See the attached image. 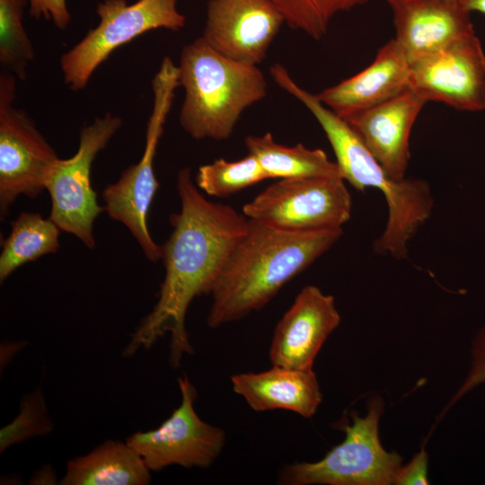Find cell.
Wrapping results in <instances>:
<instances>
[{"instance_id": "25", "label": "cell", "mask_w": 485, "mask_h": 485, "mask_svg": "<svg viewBox=\"0 0 485 485\" xmlns=\"http://www.w3.org/2000/svg\"><path fill=\"white\" fill-rule=\"evenodd\" d=\"M54 422L48 413L40 386L20 401L19 413L0 430V453L29 439L51 433Z\"/></svg>"}, {"instance_id": "18", "label": "cell", "mask_w": 485, "mask_h": 485, "mask_svg": "<svg viewBox=\"0 0 485 485\" xmlns=\"http://www.w3.org/2000/svg\"><path fill=\"white\" fill-rule=\"evenodd\" d=\"M231 383L234 392L256 411L286 410L312 418L322 400L313 368L272 366L260 373L234 375Z\"/></svg>"}, {"instance_id": "10", "label": "cell", "mask_w": 485, "mask_h": 485, "mask_svg": "<svg viewBox=\"0 0 485 485\" xmlns=\"http://www.w3.org/2000/svg\"><path fill=\"white\" fill-rule=\"evenodd\" d=\"M16 77L0 75V216L4 219L19 196L36 198L58 160L53 147L26 111L15 108Z\"/></svg>"}, {"instance_id": "31", "label": "cell", "mask_w": 485, "mask_h": 485, "mask_svg": "<svg viewBox=\"0 0 485 485\" xmlns=\"http://www.w3.org/2000/svg\"><path fill=\"white\" fill-rule=\"evenodd\" d=\"M23 346L24 345H20L18 343L4 344V351L1 350V352H4V357H1V366H5L8 360L12 358L13 355L19 352L20 348Z\"/></svg>"}, {"instance_id": "13", "label": "cell", "mask_w": 485, "mask_h": 485, "mask_svg": "<svg viewBox=\"0 0 485 485\" xmlns=\"http://www.w3.org/2000/svg\"><path fill=\"white\" fill-rule=\"evenodd\" d=\"M284 23L271 0H208L201 37L219 54L258 66Z\"/></svg>"}, {"instance_id": "21", "label": "cell", "mask_w": 485, "mask_h": 485, "mask_svg": "<svg viewBox=\"0 0 485 485\" xmlns=\"http://www.w3.org/2000/svg\"><path fill=\"white\" fill-rule=\"evenodd\" d=\"M60 228L40 213L22 212L11 224L9 235L2 242L0 281L18 268L59 248Z\"/></svg>"}, {"instance_id": "19", "label": "cell", "mask_w": 485, "mask_h": 485, "mask_svg": "<svg viewBox=\"0 0 485 485\" xmlns=\"http://www.w3.org/2000/svg\"><path fill=\"white\" fill-rule=\"evenodd\" d=\"M151 471L127 443L107 440L67 462L61 485H147Z\"/></svg>"}, {"instance_id": "27", "label": "cell", "mask_w": 485, "mask_h": 485, "mask_svg": "<svg viewBox=\"0 0 485 485\" xmlns=\"http://www.w3.org/2000/svg\"><path fill=\"white\" fill-rule=\"evenodd\" d=\"M29 14L34 19H45L57 29L66 30L71 22L66 0H28Z\"/></svg>"}, {"instance_id": "12", "label": "cell", "mask_w": 485, "mask_h": 485, "mask_svg": "<svg viewBox=\"0 0 485 485\" xmlns=\"http://www.w3.org/2000/svg\"><path fill=\"white\" fill-rule=\"evenodd\" d=\"M409 88L462 111L485 110V52L475 32L410 65Z\"/></svg>"}, {"instance_id": "7", "label": "cell", "mask_w": 485, "mask_h": 485, "mask_svg": "<svg viewBox=\"0 0 485 485\" xmlns=\"http://www.w3.org/2000/svg\"><path fill=\"white\" fill-rule=\"evenodd\" d=\"M179 0H102L96 6L99 23L66 51L59 64L65 84L84 90L95 70L121 46L156 29L179 31L186 17Z\"/></svg>"}, {"instance_id": "29", "label": "cell", "mask_w": 485, "mask_h": 485, "mask_svg": "<svg viewBox=\"0 0 485 485\" xmlns=\"http://www.w3.org/2000/svg\"><path fill=\"white\" fill-rule=\"evenodd\" d=\"M30 484H57V475L50 466H42L33 475Z\"/></svg>"}, {"instance_id": "5", "label": "cell", "mask_w": 485, "mask_h": 485, "mask_svg": "<svg viewBox=\"0 0 485 485\" xmlns=\"http://www.w3.org/2000/svg\"><path fill=\"white\" fill-rule=\"evenodd\" d=\"M178 87V66L170 57H165L152 80L153 106L146 124L143 154L102 191L104 210L129 230L152 262L161 259V246L153 240L147 225L150 206L159 187L154 162Z\"/></svg>"}, {"instance_id": "8", "label": "cell", "mask_w": 485, "mask_h": 485, "mask_svg": "<svg viewBox=\"0 0 485 485\" xmlns=\"http://www.w3.org/2000/svg\"><path fill=\"white\" fill-rule=\"evenodd\" d=\"M122 122L120 117L107 112L85 125L75 154L67 159L58 158L46 181L51 199L49 217L61 231L75 235L90 249L95 246L93 223L105 211L92 186V166Z\"/></svg>"}, {"instance_id": "14", "label": "cell", "mask_w": 485, "mask_h": 485, "mask_svg": "<svg viewBox=\"0 0 485 485\" xmlns=\"http://www.w3.org/2000/svg\"><path fill=\"white\" fill-rule=\"evenodd\" d=\"M340 322L334 297L316 286H305L275 328L269 348L270 363L312 369L321 348Z\"/></svg>"}, {"instance_id": "4", "label": "cell", "mask_w": 485, "mask_h": 485, "mask_svg": "<svg viewBox=\"0 0 485 485\" xmlns=\"http://www.w3.org/2000/svg\"><path fill=\"white\" fill-rule=\"evenodd\" d=\"M326 137L336 157L341 178L356 190H380L386 201L388 216L373 250L395 260L408 258L409 242L430 218L434 198L428 182L418 178L391 177L345 122H337Z\"/></svg>"}, {"instance_id": "26", "label": "cell", "mask_w": 485, "mask_h": 485, "mask_svg": "<svg viewBox=\"0 0 485 485\" xmlns=\"http://www.w3.org/2000/svg\"><path fill=\"white\" fill-rule=\"evenodd\" d=\"M471 361L467 375L447 405L439 415V419L463 396L485 383V324L474 334L471 343Z\"/></svg>"}, {"instance_id": "28", "label": "cell", "mask_w": 485, "mask_h": 485, "mask_svg": "<svg viewBox=\"0 0 485 485\" xmlns=\"http://www.w3.org/2000/svg\"><path fill=\"white\" fill-rule=\"evenodd\" d=\"M428 453L422 448L410 463L401 465L396 477L395 485H428Z\"/></svg>"}, {"instance_id": "1", "label": "cell", "mask_w": 485, "mask_h": 485, "mask_svg": "<svg viewBox=\"0 0 485 485\" xmlns=\"http://www.w3.org/2000/svg\"><path fill=\"white\" fill-rule=\"evenodd\" d=\"M181 209L170 216L172 231L161 246L165 269L158 299L132 333L122 355L150 348L170 334L169 362L178 367L193 354L186 330L192 300L209 295L231 250L246 230L248 218L234 207L207 199L188 167L176 177Z\"/></svg>"}, {"instance_id": "16", "label": "cell", "mask_w": 485, "mask_h": 485, "mask_svg": "<svg viewBox=\"0 0 485 485\" xmlns=\"http://www.w3.org/2000/svg\"><path fill=\"white\" fill-rule=\"evenodd\" d=\"M394 40L410 64L475 32L471 13L458 0H385Z\"/></svg>"}, {"instance_id": "20", "label": "cell", "mask_w": 485, "mask_h": 485, "mask_svg": "<svg viewBox=\"0 0 485 485\" xmlns=\"http://www.w3.org/2000/svg\"><path fill=\"white\" fill-rule=\"evenodd\" d=\"M244 144L248 154L258 159L270 179L341 177L336 162L322 149H310L302 144L283 146L275 142L270 133L247 136Z\"/></svg>"}, {"instance_id": "30", "label": "cell", "mask_w": 485, "mask_h": 485, "mask_svg": "<svg viewBox=\"0 0 485 485\" xmlns=\"http://www.w3.org/2000/svg\"><path fill=\"white\" fill-rule=\"evenodd\" d=\"M468 12H478L485 14V0H458Z\"/></svg>"}, {"instance_id": "11", "label": "cell", "mask_w": 485, "mask_h": 485, "mask_svg": "<svg viewBox=\"0 0 485 485\" xmlns=\"http://www.w3.org/2000/svg\"><path fill=\"white\" fill-rule=\"evenodd\" d=\"M181 401L158 428L137 431L126 442L141 456L151 472L179 465L207 468L220 454L225 441L223 429L197 414V391L186 375L178 378Z\"/></svg>"}, {"instance_id": "2", "label": "cell", "mask_w": 485, "mask_h": 485, "mask_svg": "<svg viewBox=\"0 0 485 485\" xmlns=\"http://www.w3.org/2000/svg\"><path fill=\"white\" fill-rule=\"evenodd\" d=\"M342 228L290 232L248 218L210 291L211 328L264 307L295 276L327 252Z\"/></svg>"}, {"instance_id": "15", "label": "cell", "mask_w": 485, "mask_h": 485, "mask_svg": "<svg viewBox=\"0 0 485 485\" xmlns=\"http://www.w3.org/2000/svg\"><path fill=\"white\" fill-rule=\"evenodd\" d=\"M426 103L408 88L383 103L341 118L387 173L402 180L410 160L411 130Z\"/></svg>"}, {"instance_id": "24", "label": "cell", "mask_w": 485, "mask_h": 485, "mask_svg": "<svg viewBox=\"0 0 485 485\" xmlns=\"http://www.w3.org/2000/svg\"><path fill=\"white\" fill-rule=\"evenodd\" d=\"M286 23L310 38L322 39L332 21L344 13L366 4L370 0H271Z\"/></svg>"}, {"instance_id": "3", "label": "cell", "mask_w": 485, "mask_h": 485, "mask_svg": "<svg viewBox=\"0 0 485 485\" xmlns=\"http://www.w3.org/2000/svg\"><path fill=\"white\" fill-rule=\"evenodd\" d=\"M178 67L184 89L179 120L194 139L229 138L242 113L267 95L258 66L219 54L202 37L182 48Z\"/></svg>"}, {"instance_id": "17", "label": "cell", "mask_w": 485, "mask_h": 485, "mask_svg": "<svg viewBox=\"0 0 485 485\" xmlns=\"http://www.w3.org/2000/svg\"><path fill=\"white\" fill-rule=\"evenodd\" d=\"M410 63L392 39L359 73L320 92L319 100L339 116L383 103L409 88Z\"/></svg>"}, {"instance_id": "6", "label": "cell", "mask_w": 485, "mask_h": 485, "mask_svg": "<svg viewBox=\"0 0 485 485\" xmlns=\"http://www.w3.org/2000/svg\"><path fill=\"white\" fill-rule=\"evenodd\" d=\"M383 400H371L366 416H353L345 427V439L320 461L284 466L279 483L285 485H391L395 484L401 457L387 452L378 434Z\"/></svg>"}, {"instance_id": "9", "label": "cell", "mask_w": 485, "mask_h": 485, "mask_svg": "<svg viewBox=\"0 0 485 485\" xmlns=\"http://www.w3.org/2000/svg\"><path fill=\"white\" fill-rule=\"evenodd\" d=\"M351 210L341 177L280 179L242 207L247 218L290 232L342 228Z\"/></svg>"}, {"instance_id": "23", "label": "cell", "mask_w": 485, "mask_h": 485, "mask_svg": "<svg viewBox=\"0 0 485 485\" xmlns=\"http://www.w3.org/2000/svg\"><path fill=\"white\" fill-rule=\"evenodd\" d=\"M269 179L258 159L248 154L238 161L223 158L201 165L195 175L197 187L208 196L227 197Z\"/></svg>"}, {"instance_id": "22", "label": "cell", "mask_w": 485, "mask_h": 485, "mask_svg": "<svg viewBox=\"0 0 485 485\" xmlns=\"http://www.w3.org/2000/svg\"><path fill=\"white\" fill-rule=\"evenodd\" d=\"M28 0H0V63L17 79L24 80L35 58L33 44L23 25Z\"/></svg>"}]
</instances>
